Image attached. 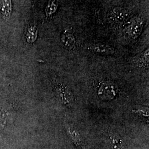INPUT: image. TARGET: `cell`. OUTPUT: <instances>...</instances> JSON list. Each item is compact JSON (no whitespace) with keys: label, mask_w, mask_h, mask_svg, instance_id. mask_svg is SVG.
<instances>
[{"label":"cell","mask_w":149,"mask_h":149,"mask_svg":"<svg viewBox=\"0 0 149 149\" xmlns=\"http://www.w3.org/2000/svg\"><path fill=\"white\" fill-rule=\"evenodd\" d=\"M56 92L60 100L64 104L70 103L72 99V95L71 93L64 86H58L56 87Z\"/></svg>","instance_id":"7"},{"label":"cell","mask_w":149,"mask_h":149,"mask_svg":"<svg viewBox=\"0 0 149 149\" xmlns=\"http://www.w3.org/2000/svg\"><path fill=\"white\" fill-rule=\"evenodd\" d=\"M59 6L58 0H49L45 8V14L47 17H51L57 11Z\"/></svg>","instance_id":"10"},{"label":"cell","mask_w":149,"mask_h":149,"mask_svg":"<svg viewBox=\"0 0 149 149\" xmlns=\"http://www.w3.org/2000/svg\"><path fill=\"white\" fill-rule=\"evenodd\" d=\"M86 49L93 53L106 55H113L116 52L114 48L104 43H90L86 45Z\"/></svg>","instance_id":"3"},{"label":"cell","mask_w":149,"mask_h":149,"mask_svg":"<svg viewBox=\"0 0 149 149\" xmlns=\"http://www.w3.org/2000/svg\"><path fill=\"white\" fill-rule=\"evenodd\" d=\"M99 96L103 100H109L115 97L117 93L116 87L112 84H104L100 88Z\"/></svg>","instance_id":"5"},{"label":"cell","mask_w":149,"mask_h":149,"mask_svg":"<svg viewBox=\"0 0 149 149\" xmlns=\"http://www.w3.org/2000/svg\"><path fill=\"white\" fill-rule=\"evenodd\" d=\"M0 13L5 19H8L12 13L11 0H0Z\"/></svg>","instance_id":"8"},{"label":"cell","mask_w":149,"mask_h":149,"mask_svg":"<svg viewBox=\"0 0 149 149\" xmlns=\"http://www.w3.org/2000/svg\"><path fill=\"white\" fill-rule=\"evenodd\" d=\"M130 12L123 7H115L108 15V18L115 24H121L126 21L129 16Z\"/></svg>","instance_id":"2"},{"label":"cell","mask_w":149,"mask_h":149,"mask_svg":"<svg viewBox=\"0 0 149 149\" xmlns=\"http://www.w3.org/2000/svg\"><path fill=\"white\" fill-rule=\"evenodd\" d=\"M38 37V29L36 26L31 25L27 28L25 37L28 43H34Z\"/></svg>","instance_id":"9"},{"label":"cell","mask_w":149,"mask_h":149,"mask_svg":"<svg viewBox=\"0 0 149 149\" xmlns=\"http://www.w3.org/2000/svg\"><path fill=\"white\" fill-rule=\"evenodd\" d=\"M144 25V20L143 18L135 17L127 23L123 29L124 34L129 40H135L143 32Z\"/></svg>","instance_id":"1"},{"label":"cell","mask_w":149,"mask_h":149,"mask_svg":"<svg viewBox=\"0 0 149 149\" xmlns=\"http://www.w3.org/2000/svg\"><path fill=\"white\" fill-rule=\"evenodd\" d=\"M132 112L134 114H138V116L141 117L145 118L149 117V108L147 107L139 108L136 109H133Z\"/></svg>","instance_id":"12"},{"label":"cell","mask_w":149,"mask_h":149,"mask_svg":"<svg viewBox=\"0 0 149 149\" xmlns=\"http://www.w3.org/2000/svg\"><path fill=\"white\" fill-rule=\"evenodd\" d=\"M61 42L68 50H73L76 46V39L74 34L69 30H65L61 35Z\"/></svg>","instance_id":"6"},{"label":"cell","mask_w":149,"mask_h":149,"mask_svg":"<svg viewBox=\"0 0 149 149\" xmlns=\"http://www.w3.org/2000/svg\"><path fill=\"white\" fill-rule=\"evenodd\" d=\"M66 130L68 136L76 147L80 149H86L85 143L81 135L74 127L70 125H66Z\"/></svg>","instance_id":"4"},{"label":"cell","mask_w":149,"mask_h":149,"mask_svg":"<svg viewBox=\"0 0 149 149\" xmlns=\"http://www.w3.org/2000/svg\"><path fill=\"white\" fill-rule=\"evenodd\" d=\"M111 139L112 143V145L114 149H123L122 142L121 139L118 138L117 136H111Z\"/></svg>","instance_id":"13"},{"label":"cell","mask_w":149,"mask_h":149,"mask_svg":"<svg viewBox=\"0 0 149 149\" xmlns=\"http://www.w3.org/2000/svg\"><path fill=\"white\" fill-rule=\"evenodd\" d=\"M137 64L139 66L147 68L149 66V49H146L140 56L137 60Z\"/></svg>","instance_id":"11"}]
</instances>
